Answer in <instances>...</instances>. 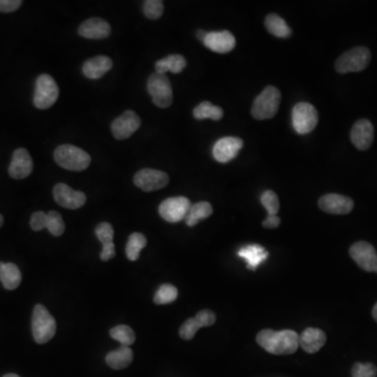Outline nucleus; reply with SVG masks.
I'll return each instance as SVG.
<instances>
[{"label":"nucleus","instance_id":"aec40b11","mask_svg":"<svg viewBox=\"0 0 377 377\" xmlns=\"http://www.w3.org/2000/svg\"><path fill=\"white\" fill-rule=\"evenodd\" d=\"M261 203L267 211V217L263 221L262 225L265 228H277L281 225L280 217L278 216L280 210V201L278 195L272 190L264 191L260 197Z\"/></svg>","mask_w":377,"mask_h":377},{"label":"nucleus","instance_id":"f704fd0d","mask_svg":"<svg viewBox=\"0 0 377 377\" xmlns=\"http://www.w3.org/2000/svg\"><path fill=\"white\" fill-rule=\"evenodd\" d=\"M143 11L148 19L161 18L164 13V2L161 0H147L144 2Z\"/></svg>","mask_w":377,"mask_h":377},{"label":"nucleus","instance_id":"20e7f679","mask_svg":"<svg viewBox=\"0 0 377 377\" xmlns=\"http://www.w3.org/2000/svg\"><path fill=\"white\" fill-rule=\"evenodd\" d=\"M371 61V52L365 46H358L344 53L336 62V70L339 74L359 73L366 70Z\"/></svg>","mask_w":377,"mask_h":377},{"label":"nucleus","instance_id":"473e14b6","mask_svg":"<svg viewBox=\"0 0 377 377\" xmlns=\"http://www.w3.org/2000/svg\"><path fill=\"white\" fill-rule=\"evenodd\" d=\"M110 336L115 341H120L122 346L133 345L135 341V334L132 328L127 325H119L110 330Z\"/></svg>","mask_w":377,"mask_h":377},{"label":"nucleus","instance_id":"37998d69","mask_svg":"<svg viewBox=\"0 0 377 377\" xmlns=\"http://www.w3.org/2000/svg\"><path fill=\"white\" fill-rule=\"evenodd\" d=\"M2 377H20V376H17V374L9 373V374H6V376H4Z\"/></svg>","mask_w":377,"mask_h":377},{"label":"nucleus","instance_id":"a19ab883","mask_svg":"<svg viewBox=\"0 0 377 377\" xmlns=\"http://www.w3.org/2000/svg\"><path fill=\"white\" fill-rule=\"evenodd\" d=\"M208 33L205 32V31L199 30L198 32H197V38H198L199 40H201V41L203 42V40H205L206 36H207Z\"/></svg>","mask_w":377,"mask_h":377},{"label":"nucleus","instance_id":"dca6fc26","mask_svg":"<svg viewBox=\"0 0 377 377\" xmlns=\"http://www.w3.org/2000/svg\"><path fill=\"white\" fill-rule=\"evenodd\" d=\"M243 147L240 137H226L219 139L213 148V155L219 163H228L234 159Z\"/></svg>","mask_w":377,"mask_h":377},{"label":"nucleus","instance_id":"cd10ccee","mask_svg":"<svg viewBox=\"0 0 377 377\" xmlns=\"http://www.w3.org/2000/svg\"><path fill=\"white\" fill-rule=\"evenodd\" d=\"M213 214V207L207 201H201V203H194L191 206L187 216H186V225L188 226H195L201 221L207 219Z\"/></svg>","mask_w":377,"mask_h":377},{"label":"nucleus","instance_id":"0eeeda50","mask_svg":"<svg viewBox=\"0 0 377 377\" xmlns=\"http://www.w3.org/2000/svg\"><path fill=\"white\" fill-rule=\"evenodd\" d=\"M59 97V87L52 75L43 74L38 77L34 104L38 110H48Z\"/></svg>","mask_w":377,"mask_h":377},{"label":"nucleus","instance_id":"bb28decb","mask_svg":"<svg viewBox=\"0 0 377 377\" xmlns=\"http://www.w3.org/2000/svg\"><path fill=\"white\" fill-rule=\"evenodd\" d=\"M187 66V60L181 55H170V56L159 60L155 63V70L159 74L166 75L171 72L173 74H179L183 72Z\"/></svg>","mask_w":377,"mask_h":377},{"label":"nucleus","instance_id":"72a5a7b5","mask_svg":"<svg viewBox=\"0 0 377 377\" xmlns=\"http://www.w3.org/2000/svg\"><path fill=\"white\" fill-rule=\"evenodd\" d=\"M46 228L54 236L59 237L63 234L64 230H65V223H64L61 214L57 211H51L50 213H48Z\"/></svg>","mask_w":377,"mask_h":377},{"label":"nucleus","instance_id":"c85d7f7f","mask_svg":"<svg viewBox=\"0 0 377 377\" xmlns=\"http://www.w3.org/2000/svg\"><path fill=\"white\" fill-rule=\"evenodd\" d=\"M265 28L268 33L276 37L288 38L292 35V30L285 20L277 14H270L266 16Z\"/></svg>","mask_w":377,"mask_h":377},{"label":"nucleus","instance_id":"58836bf2","mask_svg":"<svg viewBox=\"0 0 377 377\" xmlns=\"http://www.w3.org/2000/svg\"><path fill=\"white\" fill-rule=\"evenodd\" d=\"M22 1L20 0H0V12L12 13L18 10Z\"/></svg>","mask_w":377,"mask_h":377},{"label":"nucleus","instance_id":"9d476101","mask_svg":"<svg viewBox=\"0 0 377 377\" xmlns=\"http://www.w3.org/2000/svg\"><path fill=\"white\" fill-rule=\"evenodd\" d=\"M349 254L359 268L377 274V253L373 245L367 241H358L350 246Z\"/></svg>","mask_w":377,"mask_h":377},{"label":"nucleus","instance_id":"f03ea898","mask_svg":"<svg viewBox=\"0 0 377 377\" xmlns=\"http://www.w3.org/2000/svg\"><path fill=\"white\" fill-rule=\"evenodd\" d=\"M57 323L54 317L41 304L35 306L32 317L33 336L37 344H46L54 338Z\"/></svg>","mask_w":377,"mask_h":377},{"label":"nucleus","instance_id":"423d86ee","mask_svg":"<svg viewBox=\"0 0 377 377\" xmlns=\"http://www.w3.org/2000/svg\"><path fill=\"white\" fill-rule=\"evenodd\" d=\"M148 92L153 103L159 108H168L173 103V90L169 78L155 72L150 75L147 83Z\"/></svg>","mask_w":377,"mask_h":377},{"label":"nucleus","instance_id":"393cba45","mask_svg":"<svg viewBox=\"0 0 377 377\" xmlns=\"http://www.w3.org/2000/svg\"><path fill=\"white\" fill-rule=\"evenodd\" d=\"M133 361V351L127 346H121L117 350L106 356V363L113 370H123L129 367Z\"/></svg>","mask_w":377,"mask_h":377},{"label":"nucleus","instance_id":"5701e85b","mask_svg":"<svg viewBox=\"0 0 377 377\" xmlns=\"http://www.w3.org/2000/svg\"><path fill=\"white\" fill-rule=\"evenodd\" d=\"M112 68V60L107 56H97L87 60L83 65V74L88 79L97 80L107 74Z\"/></svg>","mask_w":377,"mask_h":377},{"label":"nucleus","instance_id":"f3484780","mask_svg":"<svg viewBox=\"0 0 377 377\" xmlns=\"http://www.w3.org/2000/svg\"><path fill=\"white\" fill-rule=\"evenodd\" d=\"M350 139L359 150L369 149L374 139V127L371 122L366 119L359 120L352 127Z\"/></svg>","mask_w":377,"mask_h":377},{"label":"nucleus","instance_id":"c9c22d12","mask_svg":"<svg viewBox=\"0 0 377 377\" xmlns=\"http://www.w3.org/2000/svg\"><path fill=\"white\" fill-rule=\"evenodd\" d=\"M95 235H97V239H99L100 243L103 246L112 245L115 230H113L112 225L110 223H99L95 228Z\"/></svg>","mask_w":377,"mask_h":377},{"label":"nucleus","instance_id":"a211bd4d","mask_svg":"<svg viewBox=\"0 0 377 377\" xmlns=\"http://www.w3.org/2000/svg\"><path fill=\"white\" fill-rule=\"evenodd\" d=\"M33 172V159L24 148H19L13 153L12 161L9 167V174L12 179H26Z\"/></svg>","mask_w":377,"mask_h":377},{"label":"nucleus","instance_id":"f8f14e48","mask_svg":"<svg viewBox=\"0 0 377 377\" xmlns=\"http://www.w3.org/2000/svg\"><path fill=\"white\" fill-rule=\"evenodd\" d=\"M216 323V314L210 309H203L197 312L194 318L188 319L179 328V336L185 341L194 338L201 328L211 327Z\"/></svg>","mask_w":377,"mask_h":377},{"label":"nucleus","instance_id":"6ab92c4d","mask_svg":"<svg viewBox=\"0 0 377 377\" xmlns=\"http://www.w3.org/2000/svg\"><path fill=\"white\" fill-rule=\"evenodd\" d=\"M203 44L208 50L213 52L218 53V54H226L230 51L234 50L236 46V39L233 36L232 33L228 31H223V32H210L208 33Z\"/></svg>","mask_w":377,"mask_h":377},{"label":"nucleus","instance_id":"4be33fe9","mask_svg":"<svg viewBox=\"0 0 377 377\" xmlns=\"http://www.w3.org/2000/svg\"><path fill=\"white\" fill-rule=\"evenodd\" d=\"M327 341L325 332L318 328H307L302 332L299 338V347H301L304 351L307 354H316L320 351Z\"/></svg>","mask_w":377,"mask_h":377},{"label":"nucleus","instance_id":"4468645a","mask_svg":"<svg viewBox=\"0 0 377 377\" xmlns=\"http://www.w3.org/2000/svg\"><path fill=\"white\" fill-rule=\"evenodd\" d=\"M54 198L61 207L77 210L86 203V195L81 191H75L65 184H58L54 188Z\"/></svg>","mask_w":377,"mask_h":377},{"label":"nucleus","instance_id":"c756f323","mask_svg":"<svg viewBox=\"0 0 377 377\" xmlns=\"http://www.w3.org/2000/svg\"><path fill=\"white\" fill-rule=\"evenodd\" d=\"M193 115L196 120L211 119L219 121L223 119V110L219 106L213 105L210 102H201L193 110Z\"/></svg>","mask_w":377,"mask_h":377},{"label":"nucleus","instance_id":"1a4fd4ad","mask_svg":"<svg viewBox=\"0 0 377 377\" xmlns=\"http://www.w3.org/2000/svg\"><path fill=\"white\" fill-rule=\"evenodd\" d=\"M191 206L192 203L187 197H170L159 205V213L168 223H176L185 221Z\"/></svg>","mask_w":377,"mask_h":377},{"label":"nucleus","instance_id":"a878e982","mask_svg":"<svg viewBox=\"0 0 377 377\" xmlns=\"http://www.w3.org/2000/svg\"><path fill=\"white\" fill-rule=\"evenodd\" d=\"M21 280V272L17 265L14 263L0 262V281L6 290H16Z\"/></svg>","mask_w":377,"mask_h":377},{"label":"nucleus","instance_id":"ddd939ff","mask_svg":"<svg viewBox=\"0 0 377 377\" xmlns=\"http://www.w3.org/2000/svg\"><path fill=\"white\" fill-rule=\"evenodd\" d=\"M139 115L132 110H127L115 120L112 124L113 137L117 139H127L141 127Z\"/></svg>","mask_w":377,"mask_h":377},{"label":"nucleus","instance_id":"ea45409f","mask_svg":"<svg viewBox=\"0 0 377 377\" xmlns=\"http://www.w3.org/2000/svg\"><path fill=\"white\" fill-rule=\"evenodd\" d=\"M115 243L112 245L103 246L100 258L102 261H110L115 258Z\"/></svg>","mask_w":377,"mask_h":377},{"label":"nucleus","instance_id":"6e6552de","mask_svg":"<svg viewBox=\"0 0 377 377\" xmlns=\"http://www.w3.org/2000/svg\"><path fill=\"white\" fill-rule=\"evenodd\" d=\"M318 110L310 103L302 102L292 110V126L299 134L312 132L318 125Z\"/></svg>","mask_w":377,"mask_h":377},{"label":"nucleus","instance_id":"7c9ffc66","mask_svg":"<svg viewBox=\"0 0 377 377\" xmlns=\"http://www.w3.org/2000/svg\"><path fill=\"white\" fill-rule=\"evenodd\" d=\"M147 245V238L141 233H133L128 238L126 245V256L130 261H137L139 258L142 250Z\"/></svg>","mask_w":377,"mask_h":377},{"label":"nucleus","instance_id":"7ed1b4c3","mask_svg":"<svg viewBox=\"0 0 377 377\" xmlns=\"http://www.w3.org/2000/svg\"><path fill=\"white\" fill-rule=\"evenodd\" d=\"M54 157L60 167L70 171L87 169L92 161L87 152L73 145L59 146L55 150Z\"/></svg>","mask_w":377,"mask_h":377},{"label":"nucleus","instance_id":"b1692460","mask_svg":"<svg viewBox=\"0 0 377 377\" xmlns=\"http://www.w3.org/2000/svg\"><path fill=\"white\" fill-rule=\"evenodd\" d=\"M268 252H266L263 246L252 245L245 246L238 252V256L245 259L248 262V270H255L258 267L259 264L265 260L268 257Z\"/></svg>","mask_w":377,"mask_h":377},{"label":"nucleus","instance_id":"4c0bfd02","mask_svg":"<svg viewBox=\"0 0 377 377\" xmlns=\"http://www.w3.org/2000/svg\"><path fill=\"white\" fill-rule=\"evenodd\" d=\"M46 219H48V214L44 212H35L31 217V228L35 232L46 228Z\"/></svg>","mask_w":377,"mask_h":377},{"label":"nucleus","instance_id":"2eb2a0df","mask_svg":"<svg viewBox=\"0 0 377 377\" xmlns=\"http://www.w3.org/2000/svg\"><path fill=\"white\" fill-rule=\"evenodd\" d=\"M319 207L328 214L347 215L354 210V203L344 195L326 194L319 199Z\"/></svg>","mask_w":377,"mask_h":377},{"label":"nucleus","instance_id":"9b49d317","mask_svg":"<svg viewBox=\"0 0 377 377\" xmlns=\"http://www.w3.org/2000/svg\"><path fill=\"white\" fill-rule=\"evenodd\" d=\"M134 185L145 192L161 190L169 184V176L163 171L154 169L139 170L135 174Z\"/></svg>","mask_w":377,"mask_h":377},{"label":"nucleus","instance_id":"c03bdc74","mask_svg":"<svg viewBox=\"0 0 377 377\" xmlns=\"http://www.w3.org/2000/svg\"><path fill=\"white\" fill-rule=\"evenodd\" d=\"M2 225H4V217L0 214V228H1Z\"/></svg>","mask_w":377,"mask_h":377},{"label":"nucleus","instance_id":"412c9836","mask_svg":"<svg viewBox=\"0 0 377 377\" xmlns=\"http://www.w3.org/2000/svg\"><path fill=\"white\" fill-rule=\"evenodd\" d=\"M80 36L86 39H105L112 33L110 23L101 18H90L85 20L79 26Z\"/></svg>","mask_w":377,"mask_h":377},{"label":"nucleus","instance_id":"39448f33","mask_svg":"<svg viewBox=\"0 0 377 377\" xmlns=\"http://www.w3.org/2000/svg\"><path fill=\"white\" fill-rule=\"evenodd\" d=\"M280 102V90L274 86H267L253 104V117L256 120L272 119L278 112Z\"/></svg>","mask_w":377,"mask_h":377},{"label":"nucleus","instance_id":"e433bc0d","mask_svg":"<svg viewBox=\"0 0 377 377\" xmlns=\"http://www.w3.org/2000/svg\"><path fill=\"white\" fill-rule=\"evenodd\" d=\"M352 377H376L377 367L372 363H356L352 366Z\"/></svg>","mask_w":377,"mask_h":377},{"label":"nucleus","instance_id":"79ce46f5","mask_svg":"<svg viewBox=\"0 0 377 377\" xmlns=\"http://www.w3.org/2000/svg\"><path fill=\"white\" fill-rule=\"evenodd\" d=\"M372 317L377 322V303L374 305L373 309H372Z\"/></svg>","mask_w":377,"mask_h":377},{"label":"nucleus","instance_id":"2f4dec72","mask_svg":"<svg viewBox=\"0 0 377 377\" xmlns=\"http://www.w3.org/2000/svg\"><path fill=\"white\" fill-rule=\"evenodd\" d=\"M179 296V290L172 284H163L155 292L153 302L156 305H165L174 302Z\"/></svg>","mask_w":377,"mask_h":377},{"label":"nucleus","instance_id":"f257e3e1","mask_svg":"<svg viewBox=\"0 0 377 377\" xmlns=\"http://www.w3.org/2000/svg\"><path fill=\"white\" fill-rule=\"evenodd\" d=\"M299 336L294 330L274 331L263 329L257 334L256 341L261 348L275 356H290L299 349Z\"/></svg>","mask_w":377,"mask_h":377}]
</instances>
